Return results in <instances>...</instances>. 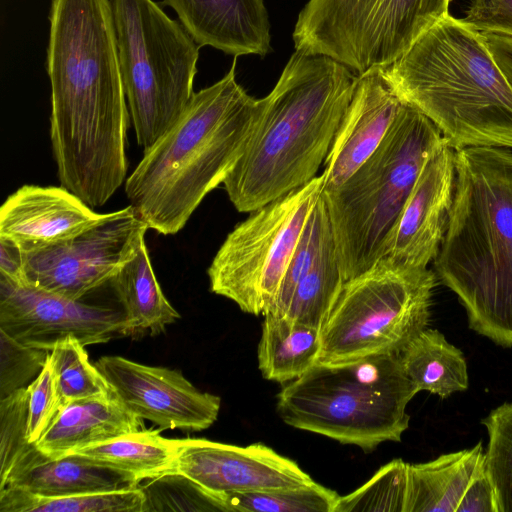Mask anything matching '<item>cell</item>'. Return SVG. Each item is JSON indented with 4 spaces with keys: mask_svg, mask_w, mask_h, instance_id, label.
<instances>
[{
    "mask_svg": "<svg viewBox=\"0 0 512 512\" xmlns=\"http://www.w3.org/2000/svg\"><path fill=\"white\" fill-rule=\"evenodd\" d=\"M84 347L78 339L67 337L49 352L60 406L113 393L102 373L90 363Z\"/></svg>",
    "mask_w": 512,
    "mask_h": 512,
    "instance_id": "f546056e",
    "label": "cell"
},
{
    "mask_svg": "<svg viewBox=\"0 0 512 512\" xmlns=\"http://www.w3.org/2000/svg\"><path fill=\"white\" fill-rule=\"evenodd\" d=\"M331 235L329 214L325 199L321 194L306 221L276 299L266 314L277 316L286 314L296 286L311 269L323 245Z\"/></svg>",
    "mask_w": 512,
    "mask_h": 512,
    "instance_id": "836d02e7",
    "label": "cell"
},
{
    "mask_svg": "<svg viewBox=\"0 0 512 512\" xmlns=\"http://www.w3.org/2000/svg\"><path fill=\"white\" fill-rule=\"evenodd\" d=\"M320 330L287 316L264 315L257 350L263 378L285 384L301 377L317 362Z\"/></svg>",
    "mask_w": 512,
    "mask_h": 512,
    "instance_id": "cb8c5ba5",
    "label": "cell"
},
{
    "mask_svg": "<svg viewBox=\"0 0 512 512\" xmlns=\"http://www.w3.org/2000/svg\"><path fill=\"white\" fill-rule=\"evenodd\" d=\"M481 423L488 434L484 463L498 512H512V402L493 409Z\"/></svg>",
    "mask_w": 512,
    "mask_h": 512,
    "instance_id": "d6a6232c",
    "label": "cell"
},
{
    "mask_svg": "<svg viewBox=\"0 0 512 512\" xmlns=\"http://www.w3.org/2000/svg\"><path fill=\"white\" fill-rule=\"evenodd\" d=\"M385 70L400 99L455 151L512 149V89L482 33L463 19L438 20Z\"/></svg>",
    "mask_w": 512,
    "mask_h": 512,
    "instance_id": "5b68a950",
    "label": "cell"
},
{
    "mask_svg": "<svg viewBox=\"0 0 512 512\" xmlns=\"http://www.w3.org/2000/svg\"><path fill=\"white\" fill-rule=\"evenodd\" d=\"M356 80L357 74L328 56L295 50L223 182L239 212L251 213L317 177Z\"/></svg>",
    "mask_w": 512,
    "mask_h": 512,
    "instance_id": "7a4b0ae2",
    "label": "cell"
},
{
    "mask_svg": "<svg viewBox=\"0 0 512 512\" xmlns=\"http://www.w3.org/2000/svg\"><path fill=\"white\" fill-rule=\"evenodd\" d=\"M161 429H142L82 448L73 454L133 476L138 482L167 475L173 468L183 439L163 437Z\"/></svg>",
    "mask_w": 512,
    "mask_h": 512,
    "instance_id": "484cf974",
    "label": "cell"
},
{
    "mask_svg": "<svg viewBox=\"0 0 512 512\" xmlns=\"http://www.w3.org/2000/svg\"><path fill=\"white\" fill-rule=\"evenodd\" d=\"M443 142L435 124L404 102L375 152L342 185L322 192L345 281L382 258L422 167Z\"/></svg>",
    "mask_w": 512,
    "mask_h": 512,
    "instance_id": "52a82bcc",
    "label": "cell"
},
{
    "mask_svg": "<svg viewBox=\"0 0 512 512\" xmlns=\"http://www.w3.org/2000/svg\"><path fill=\"white\" fill-rule=\"evenodd\" d=\"M226 512H335L340 495L316 481L269 491L218 495Z\"/></svg>",
    "mask_w": 512,
    "mask_h": 512,
    "instance_id": "f1b7e54d",
    "label": "cell"
},
{
    "mask_svg": "<svg viewBox=\"0 0 512 512\" xmlns=\"http://www.w3.org/2000/svg\"><path fill=\"white\" fill-rule=\"evenodd\" d=\"M497 65L512 89V36L481 32Z\"/></svg>",
    "mask_w": 512,
    "mask_h": 512,
    "instance_id": "f35d334b",
    "label": "cell"
},
{
    "mask_svg": "<svg viewBox=\"0 0 512 512\" xmlns=\"http://www.w3.org/2000/svg\"><path fill=\"white\" fill-rule=\"evenodd\" d=\"M123 311L90 305L0 276V330L22 345L51 351L67 337L84 346L124 334Z\"/></svg>",
    "mask_w": 512,
    "mask_h": 512,
    "instance_id": "4fadbf2b",
    "label": "cell"
},
{
    "mask_svg": "<svg viewBox=\"0 0 512 512\" xmlns=\"http://www.w3.org/2000/svg\"><path fill=\"white\" fill-rule=\"evenodd\" d=\"M482 442L469 449L410 464L405 512H457L472 478L484 464Z\"/></svg>",
    "mask_w": 512,
    "mask_h": 512,
    "instance_id": "7402d4cb",
    "label": "cell"
},
{
    "mask_svg": "<svg viewBox=\"0 0 512 512\" xmlns=\"http://www.w3.org/2000/svg\"><path fill=\"white\" fill-rule=\"evenodd\" d=\"M126 317L123 336L156 335L180 318L156 279L142 238L133 255L110 280Z\"/></svg>",
    "mask_w": 512,
    "mask_h": 512,
    "instance_id": "603a6c76",
    "label": "cell"
},
{
    "mask_svg": "<svg viewBox=\"0 0 512 512\" xmlns=\"http://www.w3.org/2000/svg\"><path fill=\"white\" fill-rule=\"evenodd\" d=\"M1 339V398L25 387L37 376L50 351L25 346L0 330Z\"/></svg>",
    "mask_w": 512,
    "mask_h": 512,
    "instance_id": "e575fe53",
    "label": "cell"
},
{
    "mask_svg": "<svg viewBox=\"0 0 512 512\" xmlns=\"http://www.w3.org/2000/svg\"><path fill=\"white\" fill-rule=\"evenodd\" d=\"M148 229L131 205L105 213L74 237L23 252L21 284L80 300L110 282Z\"/></svg>",
    "mask_w": 512,
    "mask_h": 512,
    "instance_id": "7c38bea8",
    "label": "cell"
},
{
    "mask_svg": "<svg viewBox=\"0 0 512 512\" xmlns=\"http://www.w3.org/2000/svg\"><path fill=\"white\" fill-rule=\"evenodd\" d=\"M455 191L435 270L471 329L512 347V150L455 151Z\"/></svg>",
    "mask_w": 512,
    "mask_h": 512,
    "instance_id": "277c9868",
    "label": "cell"
},
{
    "mask_svg": "<svg viewBox=\"0 0 512 512\" xmlns=\"http://www.w3.org/2000/svg\"><path fill=\"white\" fill-rule=\"evenodd\" d=\"M236 58L224 77L193 94L125 181L130 205L157 233L174 235L185 227L205 196L223 184L260 120L265 100L238 84Z\"/></svg>",
    "mask_w": 512,
    "mask_h": 512,
    "instance_id": "3957f363",
    "label": "cell"
},
{
    "mask_svg": "<svg viewBox=\"0 0 512 512\" xmlns=\"http://www.w3.org/2000/svg\"><path fill=\"white\" fill-rule=\"evenodd\" d=\"M451 0H308L292 38L296 51L328 56L357 75L387 68L449 14Z\"/></svg>",
    "mask_w": 512,
    "mask_h": 512,
    "instance_id": "30bf717a",
    "label": "cell"
},
{
    "mask_svg": "<svg viewBox=\"0 0 512 512\" xmlns=\"http://www.w3.org/2000/svg\"><path fill=\"white\" fill-rule=\"evenodd\" d=\"M142 429H145L143 420L130 412L112 393L60 406L35 446L46 457L58 459Z\"/></svg>",
    "mask_w": 512,
    "mask_h": 512,
    "instance_id": "ffe728a7",
    "label": "cell"
},
{
    "mask_svg": "<svg viewBox=\"0 0 512 512\" xmlns=\"http://www.w3.org/2000/svg\"><path fill=\"white\" fill-rule=\"evenodd\" d=\"M95 366L134 415L165 429L201 431L217 420L220 397L198 390L176 369L103 356Z\"/></svg>",
    "mask_w": 512,
    "mask_h": 512,
    "instance_id": "5bb4252c",
    "label": "cell"
},
{
    "mask_svg": "<svg viewBox=\"0 0 512 512\" xmlns=\"http://www.w3.org/2000/svg\"><path fill=\"white\" fill-rule=\"evenodd\" d=\"M27 388V439L29 443L35 444L54 419L60 406L49 353L40 373Z\"/></svg>",
    "mask_w": 512,
    "mask_h": 512,
    "instance_id": "d590c367",
    "label": "cell"
},
{
    "mask_svg": "<svg viewBox=\"0 0 512 512\" xmlns=\"http://www.w3.org/2000/svg\"><path fill=\"white\" fill-rule=\"evenodd\" d=\"M200 46L234 57L265 56L271 50L264 0H164Z\"/></svg>",
    "mask_w": 512,
    "mask_h": 512,
    "instance_id": "d6986e66",
    "label": "cell"
},
{
    "mask_svg": "<svg viewBox=\"0 0 512 512\" xmlns=\"http://www.w3.org/2000/svg\"><path fill=\"white\" fill-rule=\"evenodd\" d=\"M168 474L184 476L214 495L269 491L315 482L295 461L262 443L237 446L202 438L183 439Z\"/></svg>",
    "mask_w": 512,
    "mask_h": 512,
    "instance_id": "9a60e30c",
    "label": "cell"
},
{
    "mask_svg": "<svg viewBox=\"0 0 512 512\" xmlns=\"http://www.w3.org/2000/svg\"><path fill=\"white\" fill-rule=\"evenodd\" d=\"M408 467L400 458L388 462L358 489L340 496L335 512H405Z\"/></svg>",
    "mask_w": 512,
    "mask_h": 512,
    "instance_id": "1f68e13d",
    "label": "cell"
},
{
    "mask_svg": "<svg viewBox=\"0 0 512 512\" xmlns=\"http://www.w3.org/2000/svg\"><path fill=\"white\" fill-rule=\"evenodd\" d=\"M403 103L385 68L357 75L352 99L324 162L323 191L338 188L375 152Z\"/></svg>",
    "mask_w": 512,
    "mask_h": 512,
    "instance_id": "e0dca14e",
    "label": "cell"
},
{
    "mask_svg": "<svg viewBox=\"0 0 512 512\" xmlns=\"http://www.w3.org/2000/svg\"><path fill=\"white\" fill-rule=\"evenodd\" d=\"M138 484L127 473L71 454L58 459L44 457L10 476L0 489L16 487L45 497H60L122 490Z\"/></svg>",
    "mask_w": 512,
    "mask_h": 512,
    "instance_id": "44dd1931",
    "label": "cell"
},
{
    "mask_svg": "<svg viewBox=\"0 0 512 512\" xmlns=\"http://www.w3.org/2000/svg\"><path fill=\"white\" fill-rule=\"evenodd\" d=\"M23 251L8 240L0 238V276L21 284Z\"/></svg>",
    "mask_w": 512,
    "mask_h": 512,
    "instance_id": "ab89813d",
    "label": "cell"
},
{
    "mask_svg": "<svg viewBox=\"0 0 512 512\" xmlns=\"http://www.w3.org/2000/svg\"><path fill=\"white\" fill-rule=\"evenodd\" d=\"M104 214L62 186L24 185L0 208V238L33 251L74 237Z\"/></svg>",
    "mask_w": 512,
    "mask_h": 512,
    "instance_id": "ac0fdd59",
    "label": "cell"
},
{
    "mask_svg": "<svg viewBox=\"0 0 512 512\" xmlns=\"http://www.w3.org/2000/svg\"><path fill=\"white\" fill-rule=\"evenodd\" d=\"M28 388L1 398L0 485L13 474L34 465L43 455L27 439Z\"/></svg>",
    "mask_w": 512,
    "mask_h": 512,
    "instance_id": "4dcf8cb0",
    "label": "cell"
},
{
    "mask_svg": "<svg viewBox=\"0 0 512 512\" xmlns=\"http://www.w3.org/2000/svg\"><path fill=\"white\" fill-rule=\"evenodd\" d=\"M143 488L45 497L16 487L0 489L1 512H144Z\"/></svg>",
    "mask_w": 512,
    "mask_h": 512,
    "instance_id": "4316f807",
    "label": "cell"
},
{
    "mask_svg": "<svg viewBox=\"0 0 512 512\" xmlns=\"http://www.w3.org/2000/svg\"><path fill=\"white\" fill-rule=\"evenodd\" d=\"M399 353L341 364L316 363L285 383L276 411L289 426L365 451L401 441L409 427L406 407L418 393Z\"/></svg>",
    "mask_w": 512,
    "mask_h": 512,
    "instance_id": "8992f818",
    "label": "cell"
},
{
    "mask_svg": "<svg viewBox=\"0 0 512 512\" xmlns=\"http://www.w3.org/2000/svg\"><path fill=\"white\" fill-rule=\"evenodd\" d=\"M344 282L332 234L296 286L284 316L320 330Z\"/></svg>",
    "mask_w": 512,
    "mask_h": 512,
    "instance_id": "83f0119b",
    "label": "cell"
},
{
    "mask_svg": "<svg viewBox=\"0 0 512 512\" xmlns=\"http://www.w3.org/2000/svg\"><path fill=\"white\" fill-rule=\"evenodd\" d=\"M46 70L60 185L91 208L126 181L129 109L110 0H52Z\"/></svg>",
    "mask_w": 512,
    "mask_h": 512,
    "instance_id": "6da1fadb",
    "label": "cell"
},
{
    "mask_svg": "<svg viewBox=\"0 0 512 512\" xmlns=\"http://www.w3.org/2000/svg\"><path fill=\"white\" fill-rule=\"evenodd\" d=\"M465 22L479 32L512 36V0H472Z\"/></svg>",
    "mask_w": 512,
    "mask_h": 512,
    "instance_id": "8d00e7d4",
    "label": "cell"
},
{
    "mask_svg": "<svg viewBox=\"0 0 512 512\" xmlns=\"http://www.w3.org/2000/svg\"><path fill=\"white\" fill-rule=\"evenodd\" d=\"M457 512H498L494 488L487 474L485 463L472 478Z\"/></svg>",
    "mask_w": 512,
    "mask_h": 512,
    "instance_id": "74e56055",
    "label": "cell"
},
{
    "mask_svg": "<svg viewBox=\"0 0 512 512\" xmlns=\"http://www.w3.org/2000/svg\"><path fill=\"white\" fill-rule=\"evenodd\" d=\"M435 275L379 259L344 282L321 329L317 363L400 353L427 328Z\"/></svg>",
    "mask_w": 512,
    "mask_h": 512,
    "instance_id": "9c48e42d",
    "label": "cell"
},
{
    "mask_svg": "<svg viewBox=\"0 0 512 512\" xmlns=\"http://www.w3.org/2000/svg\"><path fill=\"white\" fill-rule=\"evenodd\" d=\"M399 354L405 373L419 392L446 398L469 386L464 354L436 329L421 331Z\"/></svg>",
    "mask_w": 512,
    "mask_h": 512,
    "instance_id": "d4e9b609",
    "label": "cell"
},
{
    "mask_svg": "<svg viewBox=\"0 0 512 512\" xmlns=\"http://www.w3.org/2000/svg\"><path fill=\"white\" fill-rule=\"evenodd\" d=\"M455 180V150L444 141L422 167L386 240L383 259L404 268L427 269L448 227Z\"/></svg>",
    "mask_w": 512,
    "mask_h": 512,
    "instance_id": "2e32d148",
    "label": "cell"
},
{
    "mask_svg": "<svg viewBox=\"0 0 512 512\" xmlns=\"http://www.w3.org/2000/svg\"><path fill=\"white\" fill-rule=\"evenodd\" d=\"M322 191L323 177L319 175L236 225L208 267L211 291L230 299L245 313H268Z\"/></svg>",
    "mask_w": 512,
    "mask_h": 512,
    "instance_id": "8fae6325",
    "label": "cell"
},
{
    "mask_svg": "<svg viewBox=\"0 0 512 512\" xmlns=\"http://www.w3.org/2000/svg\"><path fill=\"white\" fill-rule=\"evenodd\" d=\"M120 70L136 140L149 148L193 94L200 46L153 0H110Z\"/></svg>",
    "mask_w": 512,
    "mask_h": 512,
    "instance_id": "ba28073f",
    "label": "cell"
}]
</instances>
